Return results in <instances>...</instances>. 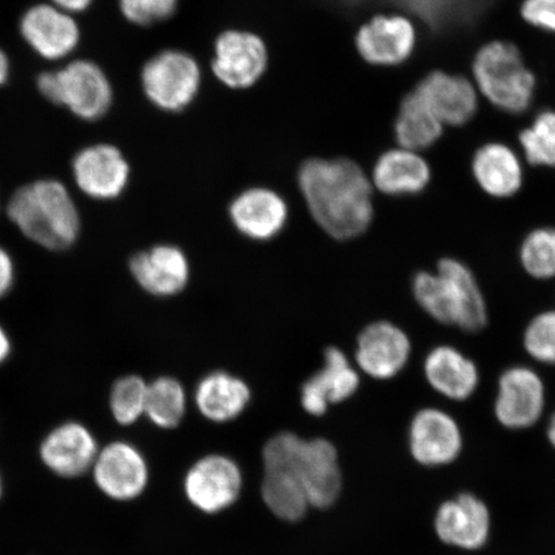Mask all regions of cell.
Here are the masks:
<instances>
[{"mask_svg": "<svg viewBox=\"0 0 555 555\" xmlns=\"http://www.w3.org/2000/svg\"><path fill=\"white\" fill-rule=\"evenodd\" d=\"M446 128H463L480 111L478 90L468 76L435 68L413 88Z\"/></svg>", "mask_w": 555, "mask_h": 555, "instance_id": "9c48e42d", "label": "cell"}, {"mask_svg": "<svg viewBox=\"0 0 555 555\" xmlns=\"http://www.w3.org/2000/svg\"><path fill=\"white\" fill-rule=\"evenodd\" d=\"M526 162L537 168L555 169V109L543 108L518 133Z\"/></svg>", "mask_w": 555, "mask_h": 555, "instance_id": "f1b7e54d", "label": "cell"}, {"mask_svg": "<svg viewBox=\"0 0 555 555\" xmlns=\"http://www.w3.org/2000/svg\"><path fill=\"white\" fill-rule=\"evenodd\" d=\"M251 392L242 379L224 372L208 374L199 382L196 404L201 414L212 422H231L245 411Z\"/></svg>", "mask_w": 555, "mask_h": 555, "instance_id": "4316f807", "label": "cell"}, {"mask_svg": "<svg viewBox=\"0 0 555 555\" xmlns=\"http://www.w3.org/2000/svg\"><path fill=\"white\" fill-rule=\"evenodd\" d=\"M95 0H51V4L78 17L93 9Z\"/></svg>", "mask_w": 555, "mask_h": 555, "instance_id": "8d00e7d4", "label": "cell"}, {"mask_svg": "<svg viewBox=\"0 0 555 555\" xmlns=\"http://www.w3.org/2000/svg\"><path fill=\"white\" fill-rule=\"evenodd\" d=\"M524 346L538 363L555 365V310L532 318L525 330Z\"/></svg>", "mask_w": 555, "mask_h": 555, "instance_id": "d6a6232c", "label": "cell"}, {"mask_svg": "<svg viewBox=\"0 0 555 555\" xmlns=\"http://www.w3.org/2000/svg\"><path fill=\"white\" fill-rule=\"evenodd\" d=\"M412 356L411 338L399 325L374 322L360 333L356 351L357 364L374 379L397 377Z\"/></svg>", "mask_w": 555, "mask_h": 555, "instance_id": "9a60e30c", "label": "cell"}, {"mask_svg": "<svg viewBox=\"0 0 555 555\" xmlns=\"http://www.w3.org/2000/svg\"><path fill=\"white\" fill-rule=\"evenodd\" d=\"M269 50L259 34L227 29L214 40L208 72L220 86L245 92L258 86L269 68Z\"/></svg>", "mask_w": 555, "mask_h": 555, "instance_id": "52a82bcc", "label": "cell"}, {"mask_svg": "<svg viewBox=\"0 0 555 555\" xmlns=\"http://www.w3.org/2000/svg\"><path fill=\"white\" fill-rule=\"evenodd\" d=\"M41 95L90 125L106 119L115 103V87L99 62L79 57L39 76Z\"/></svg>", "mask_w": 555, "mask_h": 555, "instance_id": "5b68a950", "label": "cell"}, {"mask_svg": "<svg viewBox=\"0 0 555 555\" xmlns=\"http://www.w3.org/2000/svg\"><path fill=\"white\" fill-rule=\"evenodd\" d=\"M297 182L312 218L338 241L359 237L374 217L371 178L349 157L305 158Z\"/></svg>", "mask_w": 555, "mask_h": 555, "instance_id": "6da1fadb", "label": "cell"}, {"mask_svg": "<svg viewBox=\"0 0 555 555\" xmlns=\"http://www.w3.org/2000/svg\"><path fill=\"white\" fill-rule=\"evenodd\" d=\"M20 30L33 51L50 61L72 57L82 43L78 17L53 4H37L27 10Z\"/></svg>", "mask_w": 555, "mask_h": 555, "instance_id": "8fae6325", "label": "cell"}, {"mask_svg": "<svg viewBox=\"0 0 555 555\" xmlns=\"http://www.w3.org/2000/svg\"><path fill=\"white\" fill-rule=\"evenodd\" d=\"M518 13L532 29L555 35V0H522Z\"/></svg>", "mask_w": 555, "mask_h": 555, "instance_id": "e575fe53", "label": "cell"}, {"mask_svg": "<svg viewBox=\"0 0 555 555\" xmlns=\"http://www.w3.org/2000/svg\"><path fill=\"white\" fill-rule=\"evenodd\" d=\"M185 392L177 379L163 377L149 385L145 411L152 423L162 428H173L185 414Z\"/></svg>", "mask_w": 555, "mask_h": 555, "instance_id": "f546056e", "label": "cell"}, {"mask_svg": "<svg viewBox=\"0 0 555 555\" xmlns=\"http://www.w3.org/2000/svg\"><path fill=\"white\" fill-rule=\"evenodd\" d=\"M546 436L547 440L551 442V446L555 449V413L552 415L550 425H547Z\"/></svg>", "mask_w": 555, "mask_h": 555, "instance_id": "ab89813d", "label": "cell"}, {"mask_svg": "<svg viewBox=\"0 0 555 555\" xmlns=\"http://www.w3.org/2000/svg\"><path fill=\"white\" fill-rule=\"evenodd\" d=\"M241 489V469L224 455L203 457L189 470L184 481L189 501L208 515L223 512L237 502Z\"/></svg>", "mask_w": 555, "mask_h": 555, "instance_id": "5bb4252c", "label": "cell"}, {"mask_svg": "<svg viewBox=\"0 0 555 555\" xmlns=\"http://www.w3.org/2000/svg\"><path fill=\"white\" fill-rule=\"evenodd\" d=\"M78 189L95 199L119 197L129 183L131 166L119 145L101 141L81 149L73 159Z\"/></svg>", "mask_w": 555, "mask_h": 555, "instance_id": "30bf717a", "label": "cell"}, {"mask_svg": "<svg viewBox=\"0 0 555 555\" xmlns=\"http://www.w3.org/2000/svg\"><path fill=\"white\" fill-rule=\"evenodd\" d=\"M99 446L80 423L67 422L54 428L41 442L40 457L53 474L75 478L92 469Z\"/></svg>", "mask_w": 555, "mask_h": 555, "instance_id": "d6986e66", "label": "cell"}, {"mask_svg": "<svg viewBox=\"0 0 555 555\" xmlns=\"http://www.w3.org/2000/svg\"><path fill=\"white\" fill-rule=\"evenodd\" d=\"M409 449L414 461L422 466H448L462 453V429L454 416L446 411L422 409L413 416L409 427Z\"/></svg>", "mask_w": 555, "mask_h": 555, "instance_id": "4fadbf2b", "label": "cell"}, {"mask_svg": "<svg viewBox=\"0 0 555 555\" xmlns=\"http://www.w3.org/2000/svg\"><path fill=\"white\" fill-rule=\"evenodd\" d=\"M412 287L415 301L436 322L466 332L481 331L488 323L481 288L460 260L446 258L437 263L435 273H416Z\"/></svg>", "mask_w": 555, "mask_h": 555, "instance_id": "7a4b0ae2", "label": "cell"}, {"mask_svg": "<svg viewBox=\"0 0 555 555\" xmlns=\"http://www.w3.org/2000/svg\"><path fill=\"white\" fill-rule=\"evenodd\" d=\"M11 353V339L9 335H7L2 325H0V364L5 362V359L10 357Z\"/></svg>", "mask_w": 555, "mask_h": 555, "instance_id": "74e56055", "label": "cell"}, {"mask_svg": "<svg viewBox=\"0 0 555 555\" xmlns=\"http://www.w3.org/2000/svg\"><path fill=\"white\" fill-rule=\"evenodd\" d=\"M545 409V386L529 366H511L498 382L494 412L505 428H530L537 425Z\"/></svg>", "mask_w": 555, "mask_h": 555, "instance_id": "7c38bea8", "label": "cell"}, {"mask_svg": "<svg viewBox=\"0 0 555 555\" xmlns=\"http://www.w3.org/2000/svg\"><path fill=\"white\" fill-rule=\"evenodd\" d=\"M2 494H3V481H2V476H0V498H2Z\"/></svg>", "mask_w": 555, "mask_h": 555, "instance_id": "60d3db41", "label": "cell"}, {"mask_svg": "<svg viewBox=\"0 0 555 555\" xmlns=\"http://www.w3.org/2000/svg\"><path fill=\"white\" fill-rule=\"evenodd\" d=\"M472 176L489 196L509 198L524 185V165L516 151L503 142H489L472 157Z\"/></svg>", "mask_w": 555, "mask_h": 555, "instance_id": "7402d4cb", "label": "cell"}, {"mask_svg": "<svg viewBox=\"0 0 555 555\" xmlns=\"http://www.w3.org/2000/svg\"><path fill=\"white\" fill-rule=\"evenodd\" d=\"M10 78V60L7 54L0 50V86H3Z\"/></svg>", "mask_w": 555, "mask_h": 555, "instance_id": "f35d334b", "label": "cell"}, {"mask_svg": "<svg viewBox=\"0 0 555 555\" xmlns=\"http://www.w3.org/2000/svg\"><path fill=\"white\" fill-rule=\"evenodd\" d=\"M418 44L414 21L402 13H374L353 34V48L367 66L397 68L413 57Z\"/></svg>", "mask_w": 555, "mask_h": 555, "instance_id": "ba28073f", "label": "cell"}, {"mask_svg": "<svg viewBox=\"0 0 555 555\" xmlns=\"http://www.w3.org/2000/svg\"><path fill=\"white\" fill-rule=\"evenodd\" d=\"M231 218L235 228L246 237L268 241L280 234L287 223V204L276 192L251 189L242 192L231 205Z\"/></svg>", "mask_w": 555, "mask_h": 555, "instance_id": "cb8c5ba5", "label": "cell"}, {"mask_svg": "<svg viewBox=\"0 0 555 555\" xmlns=\"http://www.w3.org/2000/svg\"><path fill=\"white\" fill-rule=\"evenodd\" d=\"M423 372L434 391L454 401L469 399L480 384V372L474 360L449 345L434 347L427 353Z\"/></svg>", "mask_w": 555, "mask_h": 555, "instance_id": "603a6c76", "label": "cell"}, {"mask_svg": "<svg viewBox=\"0 0 555 555\" xmlns=\"http://www.w3.org/2000/svg\"><path fill=\"white\" fill-rule=\"evenodd\" d=\"M359 386V373L344 351L330 347L325 351L322 371L302 386L301 404L309 414L321 416L331 404L350 399Z\"/></svg>", "mask_w": 555, "mask_h": 555, "instance_id": "ffe728a7", "label": "cell"}, {"mask_svg": "<svg viewBox=\"0 0 555 555\" xmlns=\"http://www.w3.org/2000/svg\"><path fill=\"white\" fill-rule=\"evenodd\" d=\"M9 218L25 237L37 245L61 251L78 240L80 217L65 184L57 180H38L13 194Z\"/></svg>", "mask_w": 555, "mask_h": 555, "instance_id": "277c9868", "label": "cell"}, {"mask_svg": "<svg viewBox=\"0 0 555 555\" xmlns=\"http://www.w3.org/2000/svg\"><path fill=\"white\" fill-rule=\"evenodd\" d=\"M263 502L276 517L284 520H298L310 505L302 485L291 470H266L261 486Z\"/></svg>", "mask_w": 555, "mask_h": 555, "instance_id": "83f0119b", "label": "cell"}, {"mask_svg": "<svg viewBox=\"0 0 555 555\" xmlns=\"http://www.w3.org/2000/svg\"><path fill=\"white\" fill-rule=\"evenodd\" d=\"M302 485L308 502L317 508H328L341 492L343 477L337 450L324 439L302 440L293 467Z\"/></svg>", "mask_w": 555, "mask_h": 555, "instance_id": "e0dca14e", "label": "cell"}, {"mask_svg": "<svg viewBox=\"0 0 555 555\" xmlns=\"http://www.w3.org/2000/svg\"><path fill=\"white\" fill-rule=\"evenodd\" d=\"M139 286L155 296L177 295L186 286L189 260L176 246L162 245L139 253L130 261Z\"/></svg>", "mask_w": 555, "mask_h": 555, "instance_id": "d4e9b609", "label": "cell"}, {"mask_svg": "<svg viewBox=\"0 0 555 555\" xmlns=\"http://www.w3.org/2000/svg\"><path fill=\"white\" fill-rule=\"evenodd\" d=\"M92 470L96 486L114 501H133L149 482L144 456L128 442H113L99 451Z\"/></svg>", "mask_w": 555, "mask_h": 555, "instance_id": "2e32d148", "label": "cell"}, {"mask_svg": "<svg viewBox=\"0 0 555 555\" xmlns=\"http://www.w3.org/2000/svg\"><path fill=\"white\" fill-rule=\"evenodd\" d=\"M15 281V266L11 255L0 247V297L10 293Z\"/></svg>", "mask_w": 555, "mask_h": 555, "instance_id": "d590c367", "label": "cell"}, {"mask_svg": "<svg viewBox=\"0 0 555 555\" xmlns=\"http://www.w3.org/2000/svg\"><path fill=\"white\" fill-rule=\"evenodd\" d=\"M149 385L141 377L127 376L116 382L111 391L109 405L120 425H133L145 411Z\"/></svg>", "mask_w": 555, "mask_h": 555, "instance_id": "1f68e13d", "label": "cell"}, {"mask_svg": "<svg viewBox=\"0 0 555 555\" xmlns=\"http://www.w3.org/2000/svg\"><path fill=\"white\" fill-rule=\"evenodd\" d=\"M470 75L478 94L499 113L525 115L537 101V75L511 40L492 39L478 47L470 61Z\"/></svg>", "mask_w": 555, "mask_h": 555, "instance_id": "3957f363", "label": "cell"}, {"mask_svg": "<svg viewBox=\"0 0 555 555\" xmlns=\"http://www.w3.org/2000/svg\"><path fill=\"white\" fill-rule=\"evenodd\" d=\"M435 532L442 543L463 551L481 550L491 532V515L481 499L461 494L443 502L435 516Z\"/></svg>", "mask_w": 555, "mask_h": 555, "instance_id": "ac0fdd59", "label": "cell"}, {"mask_svg": "<svg viewBox=\"0 0 555 555\" xmlns=\"http://www.w3.org/2000/svg\"><path fill=\"white\" fill-rule=\"evenodd\" d=\"M433 170L427 159L415 152L395 147L384 152L373 165V189L386 196H413L425 191L431 182Z\"/></svg>", "mask_w": 555, "mask_h": 555, "instance_id": "44dd1931", "label": "cell"}, {"mask_svg": "<svg viewBox=\"0 0 555 555\" xmlns=\"http://www.w3.org/2000/svg\"><path fill=\"white\" fill-rule=\"evenodd\" d=\"M519 260L526 273L537 280L555 278V228H538L526 235Z\"/></svg>", "mask_w": 555, "mask_h": 555, "instance_id": "4dcf8cb0", "label": "cell"}, {"mask_svg": "<svg viewBox=\"0 0 555 555\" xmlns=\"http://www.w3.org/2000/svg\"><path fill=\"white\" fill-rule=\"evenodd\" d=\"M180 0H117L120 15L128 24L149 29L169 21Z\"/></svg>", "mask_w": 555, "mask_h": 555, "instance_id": "836d02e7", "label": "cell"}, {"mask_svg": "<svg viewBox=\"0 0 555 555\" xmlns=\"http://www.w3.org/2000/svg\"><path fill=\"white\" fill-rule=\"evenodd\" d=\"M204 76L203 65L192 53L165 48L145 60L139 81L152 107L159 113L179 115L197 100Z\"/></svg>", "mask_w": 555, "mask_h": 555, "instance_id": "8992f818", "label": "cell"}, {"mask_svg": "<svg viewBox=\"0 0 555 555\" xmlns=\"http://www.w3.org/2000/svg\"><path fill=\"white\" fill-rule=\"evenodd\" d=\"M392 131L398 147L422 152L441 141L446 127L412 89L401 96Z\"/></svg>", "mask_w": 555, "mask_h": 555, "instance_id": "484cf974", "label": "cell"}]
</instances>
